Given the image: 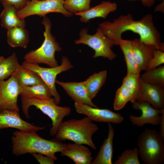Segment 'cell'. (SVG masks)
<instances>
[{
	"instance_id": "obj_32",
	"label": "cell",
	"mask_w": 164,
	"mask_h": 164,
	"mask_svg": "<svg viewBox=\"0 0 164 164\" xmlns=\"http://www.w3.org/2000/svg\"><path fill=\"white\" fill-rule=\"evenodd\" d=\"M164 63V51L156 50L153 57L149 62L145 71L155 69Z\"/></svg>"
},
{
	"instance_id": "obj_15",
	"label": "cell",
	"mask_w": 164,
	"mask_h": 164,
	"mask_svg": "<svg viewBox=\"0 0 164 164\" xmlns=\"http://www.w3.org/2000/svg\"><path fill=\"white\" fill-rule=\"evenodd\" d=\"M131 41L135 61L141 71H145L157 50L155 47L145 43L140 38Z\"/></svg>"
},
{
	"instance_id": "obj_8",
	"label": "cell",
	"mask_w": 164,
	"mask_h": 164,
	"mask_svg": "<svg viewBox=\"0 0 164 164\" xmlns=\"http://www.w3.org/2000/svg\"><path fill=\"white\" fill-rule=\"evenodd\" d=\"M79 39L75 40L76 44L86 45L95 51L93 57H102L112 60L116 57V54L111 50L112 47L110 41L99 26L93 35L88 33L87 28H82L79 32Z\"/></svg>"
},
{
	"instance_id": "obj_22",
	"label": "cell",
	"mask_w": 164,
	"mask_h": 164,
	"mask_svg": "<svg viewBox=\"0 0 164 164\" xmlns=\"http://www.w3.org/2000/svg\"><path fill=\"white\" fill-rule=\"evenodd\" d=\"M106 70L95 73L84 81L89 97L91 100L96 95L105 83L107 76Z\"/></svg>"
},
{
	"instance_id": "obj_41",
	"label": "cell",
	"mask_w": 164,
	"mask_h": 164,
	"mask_svg": "<svg viewBox=\"0 0 164 164\" xmlns=\"http://www.w3.org/2000/svg\"><path fill=\"white\" fill-rule=\"evenodd\" d=\"M163 0V1H164V0Z\"/></svg>"
},
{
	"instance_id": "obj_28",
	"label": "cell",
	"mask_w": 164,
	"mask_h": 164,
	"mask_svg": "<svg viewBox=\"0 0 164 164\" xmlns=\"http://www.w3.org/2000/svg\"><path fill=\"white\" fill-rule=\"evenodd\" d=\"M129 101L132 103L134 102L130 92L122 84L116 92L113 103L114 109L117 111L120 110Z\"/></svg>"
},
{
	"instance_id": "obj_4",
	"label": "cell",
	"mask_w": 164,
	"mask_h": 164,
	"mask_svg": "<svg viewBox=\"0 0 164 164\" xmlns=\"http://www.w3.org/2000/svg\"><path fill=\"white\" fill-rule=\"evenodd\" d=\"M21 99L22 110L26 118H29V108L34 106L51 119L52 126L50 133L52 136L56 135L63 119L71 112L70 108L58 106L56 103L53 97L41 98L21 96Z\"/></svg>"
},
{
	"instance_id": "obj_23",
	"label": "cell",
	"mask_w": 164,
	"mask_h": 164,
	"mask_svg": "<svg viewBox=\"0 0 164 164\" xmlns=\"http://www.w3.org/2000/svg\"><path fill=\"white\" fill-rule=\"evenodd\" d=\"M14 75L21 87L32 86L44 82L37 73L22 64L20 65Z\"/></svg>"
},
{
	"instance_id": "obj_11",
	"label": "cell",
	"mask_w": 164,
	"mask_h": 164,
	"mask_svg": "<svg viewBox=\"0 0 164 164\" xmlns=\"http://www.w3.org/2000/svg\"><path fill=\"white\" fill-rule=\"evenodd\" d=\"M132 103V107L135 109L140 110L142 114L139 116L130 115V120L133 125L142 127L145 124H149L155 125H159L161 114L164 109H158L153 107L146 102L135 101Z\"/></svg>"
},
{
	"instance_id": "obj_17",
	"label": "cell",
	"mask_w": 164,
	"mask_h": 164,
	"mask_svg": "<svg viewBox=\"0 0 164 164\" xmlns=\"http://www.w3.org/2000/svg\"><path fill=\"white\" fill-rule=\"evenodd\" d=\"M82 145L69 143L67 147L60 152V155L68 157L76 164H91L92 153L88 148Z\"/></svg>"
},
{
	"instance_id": "obj_10",
	"label": "cell",
	"mask_w": 164,
	"mask_h": 164,
	"mask_svg": "<svg viewBox=\"0 0 164 164\" xmlns=\"http://www.w3.org/2000/svg\"><path fill=\"white\" fill-rule=\"evenodd\" d=\"M21 88L14 74L6 80H0V111L7 109L19 111L17 102Z\"/></svg>"
},
{
	"instance_id": "obj_37",
	"label": "cell",
	"mask_w": 164,
	"mask_h": 164,
	"mask_svg": "<svg viewBox=\"0 0 164 164\" xmlns=\"http://www.w3.org/2000/svg\"><path fill=\"white\" fill-rule=\"evenodd\" d=\"M164 1L155 7L154 12H161L164 13Z\"/></svg>"
},
{
	"instance_id": "obj_24",
	"label": "cell",
	"mask_w": 164,
	"mask_h": 164,
	"mask_svg": "<svg viewBox=\"0 0 164 164\" xmlns=\"http://www.w3.org/2000/svg\"><path fill=\"white\" fill-rule=\"evenodd\" d=\"M126 63L127 73L140 74L141 71L134 59L131 40L123 39L119 44Z\"/></svg>"
},
{
	"instance_id": "obj_30",
	"label": "cell",
	"mask_w": 164,
	"mask_h": 164,
	"mask_svg": "<svg viewBox=\"0 0 164 164\" xmlns=\"http://www.w3.org/2000/svg\"><path fill=\"white\" fill-rule=\"evenodd\" d=\"M91 0H64L63 6L69 12L75 14L85 11L90 8Z\"/></svg>"
},
{
	"instance_id": "obj_34",
	"label": "cell",
	"mask_w": 164,
	"mask_h": 164,
	"mask_svg": "<svg viewBox=\"0 0 164 164\" xmlns=\"http://www.w3.org/2000/svg\"><path fill=\"white\" fill-rule=\"evenodd\" d=\"M31 154L40 164H53L54 163L55 160L49 156L37 153H32Z\"/></svg>"
},
{
	"instance_id": "obj_25",
	"label": "cell",
	"mask_w": 164,
	"mask_h": 164,
	"mask_svg": "<svg viewBox=\"0 0 164 164\" xmlns=\"http://www.w3.org/2000/svg\"><path fill=\"white\" fill-rule=\"evenodd\" d=\"M20 95L26 97H52L49 87L44 82L32 86L21 87Z\"/></svg>"
},
{
	"instance_id": "obj_18",
	"label": "cell",
	"mask_w": 164,
	"mask_h": 164,
	"mask_svg": "<svg viewBox=\"0 0 164 164\" xmlns=\"http://www.w3.org/2000/svg\"><path fill=\"white\" fill-rule=\"evenodd\" d=\"M117 9V5L116 3L103 1L85 11L75 15L80 16V20L81 22L87 23L90 20L96 18L101 17L105 19L110 13L115 12Z\"/></svg>"
},
{
	"instance_id": "obj_14",
	"label": "cell",
	"mask_w": 164,
	"mask_h": 164,
	"mask_svg": "<svg viewBox=\"0 0 164 164\" xmlns=\"http://www.w3.org/2000/svg\"><path fill=\"white\" fill-rule=\"evenodd\" d=\"M136 101L147 102L157 109L163 108L164 87L146 83L141 79L140 88Z\"/></svg>"
},
{
	"instance_id": "obj_39",
	"label": "cell",
	"mask_w": 164,
	"mask_h": 164,
	"mask_svg": "<svg viewBox=\"0 0 164 164\" xmlns=\"http://www.w3.org/2000/svg\"></svg>"
},
{
	"instance_id": "obj_9",
	"label": "cell",
	"mask_w": 164,
	"mask_h": 164,
	"mask_svg": "<svg viewBox=\"0 0 164 164\" xmlns=\"http://www.w3.org/2000/svg\"><path fill=\"white\" fill-rule=\"evenodd\" d=\"M64 0H30L26 6L17 11L16 15L21 19L29 16L37 15L43 18L52 12L62 14L66 17L73 16V14L66 10L63 6Z\"/></svg>"
},
{
	"instance_id": "obj_29",
	"label": "cell",
	"mask_w": 164,
	"mask_h": 164,
	"mask_svg": "<svg viewBox=\"0 0 164 164\" xmlns=\"http://www.w3.org/2000/svg\"><path fill=\"white\" fill-rule=\"evenodd\" d=\"M140 80V74L134 73H127L123 80L122 84L130 91L134 102L136 101L138 94Z\"/></svg>"
},
{
	"instance_id": "obj_3",
	"label": "cell",
	"mask_w": 164,
	"mask_h": 164,
	"mask_svg": "<svg viewBox=\"0 0 164 164\" xmlns=\"http://www.w3.org/2000/svg\"><path fill=\"white\" fill-rule=\"evenodd\" d=\"M98 129V126L87 116L80 119H72L62 122L56 134L57 139L67 140L85 144L94 150L97 149L93 142V135Z\"/></svg>"
},
{
	"instance_id": "obj_31",
	"label": "cell",
	"mask_w": 164,
	"mask_h": 164,
	"mask_svg": "<svg viewBox=\"0 0 164 164\" xmlns=\"http://www.w3.org/2000/svg\"><path fill=\"white\" fill-rule=\"evenodd\" d=\"M138 148L127 149L121 153L114 164H140Z\"/></svg>"
},
{
	"instance_id": "obj_20",
	"label": "cell",
	"mask_w": 164,
	"mask_h": 164,
	"mask_svg": "<svg viewBox=\"0 0 164 164\" xmlns=\"http://www.w3.org/2000/svg\"><path fill=\"white\" fill-rule=\"evenodd\" d=\"M4 9L0 15L1 26L7 29L18 27H25L24 19L19 18L16 15L18 11L13 6L5 4L3 5Z\"/></svg>"
},
{
	"instance_id": "obj_38",
	"label": "cell",
	"mask_w": 164,
	"mask_h": 164,
	"mask_svg": "<svg viewBox=\"0 0 164 164\" xmlns=\"http://www.w3.org/2000/svg\"><path fill=\"white\" fill-rule=\"evenodd\" d=\"M5 58L2 56H0V63Z\"/></svg>"
},
{
	"instance_id": "obj_5",
	"label": "cell",
	"mask_w": 164,
	"mask_h": 164,
	"mask_svg": "<svg viewBox=\"0 0 164 164\" xmlns=\"http://www.w3.org/2000/svg\"><path fill=\"white\" fill-rule=\"evenodd\" d=\"M164 140L155 129L146 128L138 138L140 159L144 164H160L164 162Z\"/></svg>"
},
{
	"instance_id": "obj_19",
	"label": "cell",
	"mask_w": 164,
	"mask_h": 164,
	"mask_svg": "<svg viewBox=\"0 0 164 164\" xmlns=\"http://www.w3.org/2000/svg\"><path fill=\"white\" fill-rule=\"evenodd\" d=\"M107 123L108 127V137L105 139L97 156L92 162V164H112L113 139L114 131L111 123Z\"/></svg>"
},
{
	"instance_id": "obj_40",
	"label": "cell",
	"mask_w": 164,
	"mask_h": 164,
	"mask_svg": "<svg viewBox=\"0 0 164 164\" xmlns=\"http://www.w3.org/2000/svg\"></svg>"
},
{
	"instance_id": "obj_16",
	"label": "cell",
	"mask_w": 164,
	"mask_h": 164,
	"mask_svg": "<svg viewBox=\"0 0 164 164\" xmlns=\"http://www.w3.org/2000/svg\"><path fill=\"white\" fill-rule=\"evenodd\" d=\"M55 83L60 86L75 102L98 108L89 97L84 81L62 82L56 80Z\"/></svg>"
},
{
	"instance_id": "obj_36",
	"label": "cell",
	"mask_w": 164,
	"mask_h": 164,
	"mask_svg": "<svg viewBox=\"0 0 164 164\" xmlns=\"http://www.w3.org/2000/svg\"><path fill=\"white\" fill-rule=\"evenodd\" d=\"M155 0H141L143 5L146 7H150L155 3Z\"/></svg>"
},
{
	"instance_id": "obj_2",
	"label": "cell",
	"mask_w": 164,
	"mask_h": 164,
	"mask_svg": "<svg viewBox=\"0 0 164 164\" xmlns=\"http://www.w3.org/2000/svg\"><path fill=\"white\" fill-rule=\"evenodd\" d=\"M12 137V152L16 156L28 153H37L48 156L56 160L55 154L61 152L67 147L57 139L48 140L37 135L36 132L16 130Z\"/></svg>"
},
{
	"instance_id": "obj_6",
	"label": "cell",
	"mask_w": 164,
	"mask_h": 164,
	"mask_svg": "<svg viewBox=\"0 0 164 164\" xmlns=\"http://www.w3.org/2000/svg\"><path fill=\"white\" fill-rule=\"evenodd\" d=\"M42 23L45 28L44 41L39 48L26 54L24 58L29 62L44 63L50 67H55L58 65L55 57V52L61 51L62 48L51 33L52 23L50 19L46 16L44 17Z\"/></svg>"
},
{
	"instance_id": "obj_1",
	"label": "cell",
	"mask_w": 164,
	"mask_h": 164,
	"mask_svg": "<svg viewBox=\"0 0 164 164\" xmlns=\"http://www.w3.org/2000/svg\"><path fill=\"white\" fill-rule=\"evenodd\" d=\"M99 26L112 46L119 45L123 40L122 33L128 31L138 34L145 43L164 51V43L161 42L160 33L155 27L152 16L150 13L138 20H134L131 13L121 15L112 22L106 21L101 23Z\"/></svg>"
},
{
	"instance_id": "obj_33",
	"label": "cell",
	"mask_w": 164,
	"mask_h": 164,
	"mask_svg": "<svg viewBox=\"0 0 164 164\" xmlns=\"http://www.w3.org/2000/svg\"><path fill=\"white\" fill-rule=\"evenodd\" d=\"M30 0H0L3 5L9 4L14 6L18 11L25 7Z\"/></svg>"
},
{
	"instance_id": "obj_35",
	"label": "cell",
	"mask_w": 164,
	"mask_h": 164,
	"mask_svg": "<svg viewBox=\"0 0 164 164\" xmlns=\"http://www.w3.org/2000/svg\"><path fill=\"white\" fill-rule=\"evenodd\" d=\"M159 125H160V133L162 138L164 140V110L161 114V118Z\"/></svg>"
},
{
	"instance_id": "obj_13",
	"label": "cell",
	"mask_w": 164,
	"mask_h": 164,
	"mask_svg": "<svg viewBox=\"0 0 164 164\" xmlns=\"http://www.w3.org/2000/svg\"><path fill=\"white\" fill-rule=\"evenodd\" d=\"M8 128L36 132L45 128L34 125L24 121L20 117L19 111L7 109L0 111V130Z\"/></svg>"
},
{
	"instance_id": "obj_27",
	"label": "cell",
	"mask_w": 164,
	"mask_h": 164,
	"mask_svg": "<svg viewBox=\"0 0 164 164\" xmlns=\"http://www.w3.org/2000/svg\"><path fill=\"white\" fill-rule=\"evenodd\" d=\"M140 77L144 82L164 87V66L146 71Z\"/></svg>"
},
{
	"instance_id": "obj_26",
	"label": "cell",
	"mask_w": 164,
	"mask_h": 164,
	"mask_svg": "<svg viewBox=\"0 0 164 164\" xmlns=\"http://www.w3.org/2000/svg\"><path fill=\"white\" fill-rule=\"evenodd\" d=\"M16 55L14 52L0 63V80L14 74L20 65Z\"/></svg>"
},
{
	"instance_id": "obj_12",
	"label": "cell",
	"mask_w": 164,
	"mask_h": 164,
	"mask_svg": "<svg viewBox=\"0 0 164 164\" xmlns=\"http://www.w3.org/2000/svg\"><path fill=\"white\" fill-rule=\"evenodd\" d=\"M74 106L77 113L87 115L92 121L118 124L121 123L124 120L120 114L107 109L95 108L76 102Z\"/></svg>"
},
{
	"instance_id": "obj_21",
	"label": "cell",
	"mask_w": 164,
	"mask_h": 164,
	"mask_svg": "<svg viewBox=\"0 0 164 164\" xmlns=\"http://www.w3.org/2000/svg\"><path fill=\"white\" fill-rule=\"evenodd\" d=\"M7 42L12 47L26 48L29 41V35L25 27H14L7 29Z\"/></svg>"
},
{
	"instance_id": "obj_7",
	"label": "cell",
	"mask_w": 164,
	"mask_h": 164,
	"mask_svg": "<svg viewBox=\"0 0 164 164\" xmlns=\"http://www.w3.org/2000/svg\"><path fill=\"white\" fill-rule=\"evenodd\" d=\"M22 64L25 67L36 73L40 77L49 87L56 103L58 105L60 102L61 98L56 87L55 81L58 74L73 67L68 58L66 56H63L60 65L50 68L42 67L38 64L25 60Z\"/></svg>"
}]
</instances>
